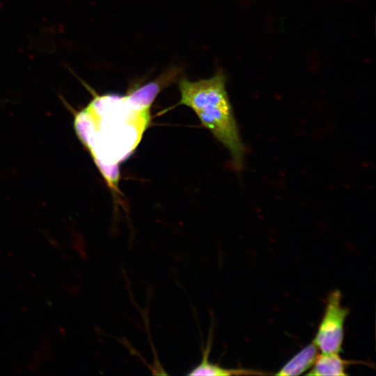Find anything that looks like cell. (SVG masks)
Listing matches in <instances>:
<instances>
[{
  "mask_svg": "<svg viewBox=\"0 0 376 376\" xmlns=\"http://www.w3.org/2000/svg\"><path fill=\"white\" fill-rule=\"evenodd\" d=\"M318 354V349L312 342L291 358L275 375H301L313 366Z\"/></svg>",
  "mask_w": 376,
  "mask_h": 376,
  "instance_id": "6",
  "label": "cell"
},
{
  "mask_svg": "<svg viewBox=\"0 0 376 376\" xmlns=\"http://www.w3.org/2000/svg\"><path fill=\"white\" fill-rule=\"evenodd\" d=\"M178 86L181 95L178 104L194 111L201 124L229 151L235 169H242L245 146L226 91L224 73L219 70L212 77L198 81L183 77Z\"/></svg>",
  "mask_w": 376,
  "mask_h": 376,
  "instance_id": "1",
  "label": "cell"
},
{
  "mask_svg": "<svg viewBox=\"0 0 376 376\" xmlns=\"http://www.w3.org/2000/svg\"><path fill=\"white\" fill-rule=\"evenodd\" d=\"M180 72L178 67L171 66L154 80L132 88L125 95L128 102L136 110L149 112L157 95L175 81Z\"/></svg>",
  "mask_w": 376,
  "mask_h": 376,
  "instance_id": "3",
  "label": "cell"
},
{
  "mask_svg": "<svg viewBox=\"0 0 376 376\" xmlns=\"http://www.w3.org/2000/svg\"><path fill=\"white\" fill-rule=\"evenodd\" d=\"M349 309L342 304L339 290L332 291L328 296L324 312L313 343L322 353L342 351L344 338V324Z\"/></svg>",
  "mask_w": 376,
  "mask_h": 376,
  "instance_id": "2",
  "label": "cell"
},
{
  "mask_svg": "<svg viewBox=\"0 0 376 376\" xmlns=\"http://www.w3.org/2000/svg\"><path fill=\"white\" fill-rule=\"evenodd\" d=\"M211 335L208 338L206 346L202 349L201 362L190 370L189 375H265V373L256 370L246 368H227L217 366L209 361V354L211 350Z\"/></svg>",
  "mask_w": 376,
  "mask_h": 376,
  "instance_id": "4",
  "label": "cell"
},
{
  "mask_svg": "<svg viewBox=\"0 0 376 376\" xmlns=\"http://www.w3.org/2000/svg\"><path fill=\"white\" fill-rule=\"evenodd\" d=\"M348 364L349 361L343 359L337 352H321L306 375L345 376L347 375L345 370Z\"/></svg>",
  "mask_w": 376,
  "mask_h": 376,
  "instance_id": "5",
  "label": "cell"
}]
</instances>
